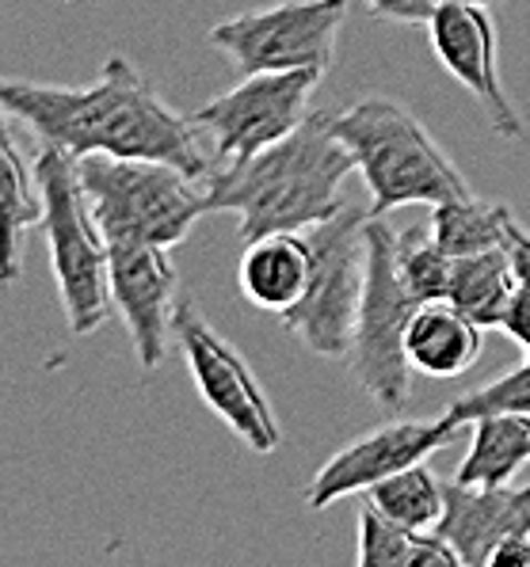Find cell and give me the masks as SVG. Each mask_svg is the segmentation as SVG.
<instances>
[{
  "label": "cell",
  "instance_id": "29",
  "mask_svg": "<svg viewBox=\"0 0 530 567\" xmlns=\"http://www.w3.org/2000/svg\"><path fill=\"white\" fill-rule=\"evenodd\" d=\"M436 4H485V8H492V4H503V0H436Z\"/></svg>",
  "mask_w": 530,
  "mask_h": 567
},
{
  "label": "cell",
  "instance_id": "24",
  "mask_svg": "<svg viewBox=\"0 0 530 567\" xmlns=\"http://www.w3.org/2000/svg\"><path fill=\"white\" fill-rule=\"evenodd\" d=\"M447 412L458 423H473L477 415H489V412H530V351L516 370H508L503 378H492L489 385H481L477 392H466Z\"/></svg>",
  "mask_w": 530,
  "mask_h": 567
},
{
  "label": "cell",
  "instance_id": "7",
  "mask_svg": "<svg viewBox=\"0 0 530 567\" xmlns=\"http://www.w3.org/2000/svg\"><path fill=\"white\" fill-rule=\"evenodd\" d=\"M367 221L370 209L347 203L340 214L306 229L313 244V270L302 301L283 320L317 359H347L355 317L367 286Z\"/></svg>",
  "mask_w": 530,
  "mask_h": 567
},
{
  "label": "cell",
  "instance_id": "2",
  "mask_svg": "<svg viewBox=\"0 0 530 567\" xmlns=\"http://www.w3.org/2000/svg\"><path fill=\"white\" fill-rule=\"evenodd\" d=\"M355 172L351 153L333 134L325 111H313L294 134L267 145L245 164L211 168L206 214H237L241 237L306 233L340 214L344 179Z\"/></svg>",
  "mask_w": 530,
  "mask_h": 567
},
{
  "label": "cell",
  "instance_id": "14",
  "mask_svg": "<svg viewBox=\"0 0 530 567\" xmlns=\"http://www.w3.org/2000/svg\"><path fill=\"white\" fill-rule=\"evenodd\" d=\"M439 534L458 553L462 567H489L500 545L530 534V484L469 487L447 484V511Z\"/></svg>",
  "mask_w": 530,
  "mask_h": 567
},
{
  "label": "cell",
  "instance_id": "8",
  "mask_svg": "<svg viewBox=\"0 0 530 567\" xmlns=\"http://www.w3.org/2000/svg\"><path fill=\"white\" fill-rule=\"evenodd\" d=\"M344 20L347 0H279L218 20L211 28V42L241 76L294 69L328 73Z\"/></svg>",
  "mask_w": 530,
  "mask_h": 567
},
{
  "label": "cell",
  "instance_id": "4",
  "mask_svg": "<svg viewBox=\"0 0 530 567\" xmlns=\"http://www.w3.org/2000/svg\"><path fill=\"white\" fill-rule=\"evenodd\" d=\"M77 176L108 244L176 248L206 214V183L164 161L81 156Z\"/></svg>",
  "mask_w": 530,
  "mask_h": 567
},
{
  "label": "cell",
  "instance_id": "22",
  "mask_svg": "<svg viewBox=\"0 0 530 567\" xmlns=\"http://www.w3.org/2000/svg\"><path fill=\"white\" fill-rule=\"evenodd\" d=\"M363 495H367L370 507H378L386 518L401 522L408 529H420V534L439 529L442 511H447V484H439V476L428 468V461L386 476L381 484L367 487Z\"/></svg>",
  "mask_w": 530,
  "mask_h": 567
},
{
  "label": "cell",
  "instance_id": "3",
  "mask_svg": "<svg viewBox=\"0 0 530 567\" xmlns=\"http://www.w3.org/2000/svg\"><path fill=\"white\" fill-rule=\"evenodd\" d=\"M328 126L351 153L355 172L367 183L370 217L473 195V187L458 172V164L442 153L431 130L389 95H367L351 107L333 111Z\"/></svg>",
  "mask_w": 530,
  "mask_h": 567
},
{
  "label": "cell",
  "instance_id": "19",
  "mask_svg": "<svg viewBox=\"0 0 530 567\" xmlns=\"http://www.w3.org/2000/svg\"><path fill=\"white\" fill-rule=\"evenodd\" d=\"M516 290H519V278L508 244L489 251H473V256H458L450 264L447 301H455L481 328H503Z\"/></svg>",
  "mask_w": 530,
  "mask_h": 567
},
{
  "label": "cell",
  "instance_id": "9",
  "mask_svg": "<svg viewBox=\"0 0 530 567\" xmlns=\"http://www.w3.org/2000/svg\"><path fill=\"white\" fill-rule=\"evenodd\" d=\"M176 347L195 381V392L252 453H275L283 426L245 354L222 336L191 301L176 309Z\"/></svg>",
  "mask_w": 530,
  "mask_h": 567
},
{
  "label": "cell",
  "instance_id": "26",
  "mask_svg": "<svg viewBox=\"0 0 530 567\" xmlns=\"http://www.w3.org/2000/svg\"><path fill=\"white\" fill-rule=\"evenodd\" d=\"M511 339H516L523 351H530V290L527 286H519L516 298H511V309H508V320H503V328Z\"/></svg>",
  "mask_w": 530,
  "mask_h": 567
},
{
  "label": "cell",
  "instance_id": "10",
  "mask_svg": "<svg viewBox=\"0 0 530 567\" xmlns=\"http://www.w3.org/2000/svg\"><path fill=\"white\" fill-rule=\"evenodd\" d=\"M320 81H325L320 69L241 76V84L203 103L191 122L214 142L222 168H233L294 134L313 115V92Z\"/></svg>",
  "mask_w": 530,
  "mask_h": 567
},
{
  "label": "cell",
  "instance_id": "28",
  "mask_svg": "<svg viewBox=\"0 0 530 567\" xmlns=\"http://www.w3.org/2000/svg\"><path fill=\"white\" fill-rule=\"evenodd\" d=\"M489 567H530V534L511 537L508 545H500Z\"/></svg>",
  "mask_w": 530,
  "mask_h": 567
},
{
  "label": "cell",
  "instance_id": "17",
  "mask_svg": "<svg viewBox=\"0 0 530 567\" xmlns=\"http://www.w3.org/2000/svg\"><path fill=\"white\" fill-rule=\"evenodd\" d=\"M42 183L28 168L8 126V111L0 103V290H12L23 275V240L28 229L42 225Z\"/></svg>",
  "mask_w": 530,
  "mask_h": 567
},
{
  "label": "cell",
  "instance_id": "18",
  "mask_svg": "<svg viewBox=\"0 0 530 567\" xmlns=\"http://www.w3.org/2000/svg\"><path fill=\"white\" fill-rule=\"evenodd\" d=\"M530 465V412H489L473 419V439L458 461V484L500 487Z\"/></svg>",
  "mask_w": 530,
  "mask_h": 567
},
{
  "label": "cell",
  "instance_id": "6",
  "mask_svg": "<svg viewBox=\"0 0 530 567\" xmlns=\"http://www.w3.org/2000/svg\"><path fill=\"white\" fill-rule=\"evenodd\" d=\"M420 298L408 290L397 259V233L381 217L367 221V286L355 317V339L347 351L355 381L386 412H405L412 396V362L405 354V331Z\"/></svg>",
  "mask_w": 530,
  "mask_h": 567
},
{
  "label": "cell",
  "instance_id": "25",
  "mask_svg": "<svg viewBox=\"0 0 530 567\" xmlns=\"http://www.w3.org/2000/svg\"><path fill=\"white\" fill-rule=\"evenodd\" d=\"M367 8L386 23H428L436 0H367Z\"/></svg>",
  "mask_w": 530,
  "mask_h": 567
},
{
  "label": "cell",
  "instance_id": "15",
  "mask_svg": "<svg viewBox=\"0 0 530 567\" xmlns=\"http://www.w3.org/2000/svg\"><path fill=\"white\" fill-rule=\"evenodd\" d=\"M313 270V244L302 233H264L245 240L237 282L248 305L272 317H286L302 301Z\"/></svg>",
  "mask_w": 530,
  "mask_h": 567
},
{
  "label": "cell",
  "instance_id": "21",
  "mask_svg": "<svg viewBox=\"0 0 530 567\" xmlns=\"http://www.w3.org/2000/svg\"><path fill=\"white\" fill-rule=\"evenodd\" d=\"M516 221L503 203H485L477 195L450 198V203L431 206L428 233L447 256H473V251H489L508 244V229Z\"/></svg>",
  "mask_w": 530,
  "mask_h": 567
},
{
  "label": "cell",
  "instance_id": "11",
  "mask_svg": "<svg viewBox=\"0 0 530 567\" xmlns=\"http://www.w3.org/2000/svg\"><path fill=\"white\" fill-rule=\"evenodd\" d=\"M462 426L466 423H458L450 412H442L439 419H389V423L370 426L367 434L344 442L317 468V476L306 487L309 511H325L347 495H359L381 484L386 476L401 473L408 465H420L447 446Z\"/></svg>",
  "mask_w": 530,
  "mask_h": 567
},
{
  "label": "cell",
  "instance_id": "13",
  "mask_svg": "<svg viewBox=\"0 0 530 567\" xmlns=\"http://www.w3.org/2000/svg\"><path fill=\"white\" fill-rule=\"evenodd\" d=\"M169 251L153 244H111V301L130 331L142 370H156L176 339L172 324L180 309V275Z\"/></svg>",
  "mask_w": 530,
  "mask_h": 567
},
{
  "label": "cell",
  "instance_id": "16",
  "mask_svg": "<svg viewBox=\"0 0 530 567\" xmlns=\"http://www.w3.org/2000/svg\"><path fill=\"white\" fill-rule=\"evenodd\" d=\"M481 324L466 317L455 301H420L405 331V354L416 373L436 381H455L481 359Z\"/></svg>",
  "mask_w": 530,
  "mask_h": 567
},
{
  "label": "cell",
  "instance_id": "5",
  "mask_svg": "<svg viewBox=\"0 0 530 567\" xmlns=\"http://www.w3.org/2000/svg\"><path fill=\"white\" fill-rule=\"evenodd\" d=\"M42 183V229H47L50 270L58 282L65 324L77 336H92L108 324L111 309V244L100 233L89 195L77 176V161L58 145H42L34 156Z\"/></svg>",
  "mask_w": 530,
  "mask_h": 567
},
{
  "label": "cell",
  "instance_id": "1",
  "mask_svg": "<svg viewBox=\"0 0 530 567\" xmlns=\"http://www.w3.org/2000/svg\"><path fill=\"white\" fill-rule=\"evenodd\" d=\"M0 103L42 145H58L73 161L92 153L164 161L195 179H206L214 168L198 150L195 122L172 111L123 54L103 61L100 76L84 89L0 76Z\"/></svg>",
  "mask_w": 530,
  "mask_h": 567
},
{
  "label": "cell",
  "instance_id": "23",
  "mask_svg": "<svg viewBox=\"0 0 530 567\" xmlns=\"http://www.w3.org/2000/svg\"><path fill=\"white\" fill-rule=\"evenodd\" d=\"M397 259H401V275L416 298L420 301L447 298L455 256H447V251L431 240V233H424V237L416 229L397 233Z\"/></svg>",
  "mask_w": 530,
  "mask_h": 567
},
{
  "label": "cell",
  "instance_id": "12",
  "mask_svg": "<svg viewBox=\"0 0 530 567\" xmlns=\"http://www.w3.org/2000/svg\"><path fill=\"white\" fill-rule=\"evenodd\" d=\"M428 39L439 65L473 95L489 126L503 142H523L527 126L508 100L497 61V23L485 4H436L428 16Z\"/></svg>",
  "mask_w": 530,
  "mask_h": 567
},
{
  "label": "cell",
  "instance_id": "27",
  "mask_svg": "<svg viewBox=\"0 0 530 567\" xmlns=\"http://www.w3.org/2000/svg\"><path fill=\"white\" fill-rule=\"evenodd\" d=\"M508 251H511V264H516L519 286L530 290V233L519 221H511V229H508Z\"/></svg>",
  "mask_w": 530,
  "mask_h": 567
},
{
  "label": "cell",
  "instance_id": "20",
  "mask_svg": "<svg viewBox=\"0 0 530 567\" xmlns=\"http://www.w3.org/2000/svg\"><path fill=\"white\" fill-rule=\"evenodd\" d=\"M359 567H462L458 553L447 545L439 529L420 534L401 522L386 518L378 507L359 511V545H355Z\"/></svg>",
  "mask_w": 530,
  "mask_h": 567
}]
</instances>
